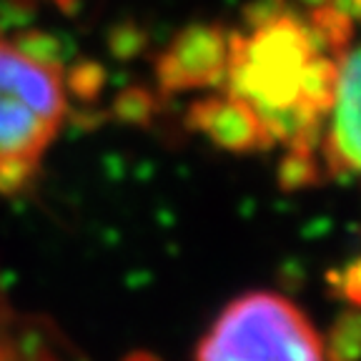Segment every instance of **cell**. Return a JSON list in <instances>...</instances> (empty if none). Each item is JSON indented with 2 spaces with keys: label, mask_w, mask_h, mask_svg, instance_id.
Here are the masks:
<instances>
[{
  "label": "cell",
  "mask_w": 361,
  "mask_h": 361,
  "mask_svg": "<svg viewBox=\"0 0 361 361\" xmlns=\"http://www.w3.org/2000/svg\"><path fill=\"white\" fill-rule=\"evenodd\" d=\"M66 116L61 66L23 53L0 38V193H16L35 176Z\"/></svg>",
  "instance_id": "cell-1"
},
{
  "label": "cell",
  "mask_w": 361,
  "mask_h": 361,
  "mask_svg": "<svg viewBox=\"0 0 361 361\" xmlns=\"http://www.w3.org/2000/svg\"><path fill=\"white\" fill-rule=\"evenodd\" d=\"M193 361H326L304 309L274 291H248L216 316Z\"/></svg>",
  "instance_id": "cell-2"
},
{
  "label": "cell",
  "mask_w": 361,
  "mask_h": 361,
  "mask_svg": "<svg viewBox=\"0 0 361 361\" xmlns=\"http://www.w3.org/2000/svg\"><path fill=\"white\" fill-rule=\"evenodd\" d=\"M319 45L309 25L281 16L254 25L251 35H228V93L254 111H279L296 103L306 66Z\"/></svg>",
  "instance_id": "cell-3"
},
{
  "label": "cell",
  "mask_w": 361,
  "mask_h": 361,
  "mask_svg": "<svg viewBox=\"0 0 361 361\" xmlns=\"http://www.w3.org/2000/svg\"><path fill=\"white\" fill-rule=\"evenodd\" d=\"M228 35L211 23L183 28L156 61V78L164 93L214 88L226 78Z\"/></svg>",
  "instance_id": "cell-4"
},
{
  "label": "cell",
  "mask_w": 361,
  "mask_h": 361,
  "mask_svg": "<svg viewBox=\"0 0 361 361\" xmlns=\"http://www.w3.org/2000/svg\"><path fill=\"white\" fill-rule=\"evenodd\" d=\"M326 116L324 164L334 178H351L359 171V51L354 43L336 53V88Z\"/></svg>",
  "instance_id": "cell-5"
},
{
  "label": "cell",
  "mask_w": 361,
  "mask_h": 361,
  "mask_svg": "<svg viewBox=\"0 0 361 361\" xmlns=\"http://www.w3.org/2000/svg\"><path fill=\"white\" fill-rule=\"evenodd\" d=\"M186 126L231 153H254L274 146V138L254 106H248L243 98L233 93L196 101L188 108Z\"/></svg>",
  "instance_id": "cell-6"
},
{
  "label": "cell",
  "mask_w": 361,
  "mask_h": 361,
  "mask_svg": "<svg viewBox=\"0 0 361 361\" xmlns=\"http://www.w3.org/2000/svg\"><path fill=\"white\" fill-rule=\"evenodd\" d=\"M0 361H83L56 324L16 314L0 291Z\"/></svg>",
  "instance_id": "cell-7"
},
{
  "label": "cell",
  "mask_w": 361,
  "mask_h": 361,
  "mask_svg": "<svg viewBox=\"0 0 361 361\" xmlns=\"http://www.w3.org/2000/svg\"><path fill=\"white\" fill-rule=\"evenodd\" d=\"M359 341H361V322L356 306L336 316L324 341V359L326 361H359Z\"/></svg>",
  "instance_id": "cell-8"
},
{
  "label": "cell",
  "mask_w": 361,
  "mask_h": 361,
  "mask_svg": "<svg viewBox=\"0 0 361 361\" xmlns=\"http://www.w3.org/2000/svg\"><path fill=\"white\" fill-rule=\"evenodd\" d=\"M351 28H354V20H349L344 13H338L329 3L311 8L309 30L314 35L316 45H319V51L322 48H331L334 53L344 51L351 43Z\"/></svg>",
  "instance_id": "cell-9"
},
{
  "label": "cell",
  "mask_w": 361,
  "mask_h": 361,
  "mask_svg": "<svg viewBox=\"0 0 361 361\" xmlns=\"http://www.w3.org/2000/svg\"><path fill=\"white\" fill-rule=\"evenodd\" d=\"M322 176V169L316 164L314 148L288 146L286 158L279 166V183L286 191H299V188L314 186Z\"/></svg>",
  "instance_id": "cell-10"
},
{
  "label": "cell",
  "mask_w": 361,
  "mask_h": 361,
  "mask_svg": "<svg viewBox=\"0 0 361 361\" xmlns=\"http://www.w3.org/2000/svg\"><path fill=\"white\" fill-rule=\"evenodd\" d=\"M153 96L143 88H128L123 96L116 101V116L126 123H148L153 113Z\"/></svg>",
  "instance_id": "cell-11"
},
{
  "label": "cell",
  "mask_w": 361,
  "mask_h": 361,
  "mask_svg": "<svg viewBox=\"0 0 361 361\" xmlns=\"http://www.w3.org/2000/svg\"><path fill=\"white\" fill-rule=\"evenodd\" d=\"M329 283H331L334 293L338 299L349 301V306L359 304V261H351L346 269L331 271L329 274Z\"/></svg>",
  "instance_id": "cell-12"
},
{
  "label": "cell",
  "mask_w": 361,
  "mask_h": 361,
  "mask_svg": "<svg viewBox=\"0 0 361 361\" xmlns=\"http://www.w3.org/2000/svg\"><path fill=\"white\" fill-rule=\"evenodd\" d=\"M103 85V71L96 63H80L71 73V88L83 98H93Z\"/></svg>",
  "instance_id": "cell-13"
},
{
  "label": "cell",
  "mask_w": 361,
  "mask_h": 361,
  "mask_svg": "<svg viewBox=\"0 0 361 361\" xmlns=\"http://www.w3.org/2000/svg\"><path fill=\"white\" fill-rule=\"evenodd\" d=\"M329 6H334L338 13H344L349 20H356L359 16V0H326Z\"/></svg>",
  "instance_id": "cell-14"
},
{
  "label": "cell",
  "mask_w": 361,
  "mask_h": 361,
  "mask_svg": "<svg viewBox=\"0 0 361 361\" xmlns=\"http://www.w3.org/2000/svg\"><path fill=\"white\" fill-rule=\"evenodd\" d=\"M123 361H164V359H158L151 351H133V354L123 356Z\"/></svg>",
  "instance_id": "cell-15"
},
{
  "label": "cell",
  "mask_w": 361,
  "mask_h": 361,
  "mask_svg": "<svg viewBox=\"0 0 361 361\" xmlns=\"http://www.w3.org/2000/svg\"><path fill=\"white\" fill-rule=\"evenodd\" d=\"M61 11H66V13H73L75 11V6H78V0H53Z\"/></svg>",
  "instance_id": "cell-16"
},
{
  "label": "cell",
  "mask_w": 361,
  "mask_h": 361,
  "mask_svg": "<svg viewBox=\"0 0 361 361\" xmlns=\"http://www.w3.org/2000/svg\"><path fill=\"white\" fill-rule=\"evenodd\" d=\"M299 3H304V6H309V8H316V6H324L326 0H299Z\"/></svg>",
  "instance_id": "cell-17"
}]
</instances>
